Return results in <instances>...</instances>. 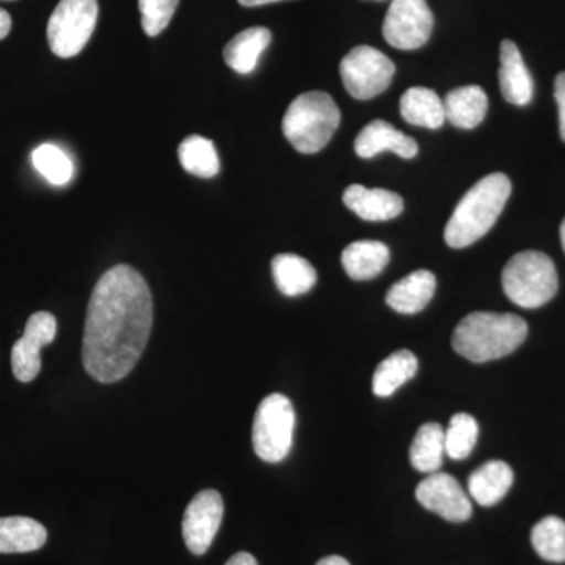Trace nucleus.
I'll return each mask as SVG.
<instances>
[{"instance_id":"13","label":"nucleus","mask_w":565,"mask_h":565,"mask_svg":"<svg viewBox=\"0 0 565 565\" xmlns=\"http://www.w3.org/2000/svg\"><path fill=\"white\" fill-rule=\"evenodd\" d=\"M384 151L396 152L403 159H414L418 154V143L411 136L397 131L390 122L384 120L371 121L356 136V156L371 159Z\"/></svg>"},{"instance_id":"14","label":"nucleus","mask_w":565,"mask_h":565,"mask_svg":"<svg viewBox=\"0 0 565 565\" xmlns=\"http://www.w3.org/2000/svg\"><path fill=\"white\" fill-rule=\"evenodd\" d=\"M500 62L498 76L505 102L527 106L533 99L534 82L514 41L504 40L501 43Z\"/></svg>"},{"instance_id":"27","label":"nucleus","mask_w":565,"mask_h":565,"mask_svg":"<svg viewBox=\"0 0 565 565\" xmlns=\"http://www.w3.org/2000/svg\"><path fill=\"white\" fill-rule=\"evenodd\" d=\"M531 544L535 553L548 563H565V522L550 515L533 527Z\"/></svg>"},{"instance_id":"33","label":"nucleus","mask_w":565,"mask_h":565,"mask_svg":"<svg viewBox=\"0 0 565 565\" xmlns=\"http://www.w3.org/2000/svg\"><path fill=\"white\" fill-rule=\"evenodd\" d=\"M11 31V17L6 10L0 9V40L7 39Z\"/></svg>"},{"instance_id":"1","label":"nucleus","mask_w":565,"mask_h":565,"mask_svg":"<svg viewBox=\"0 0 565 565\" xmlns=\"http://www.w3.org/2000/svg\"><path fill=\"white\" fill-rule=\"evenodd\" d=\"M152 299L147 281L118 264L96 282L85 318L82 360L95 381L114 384L131 373L150 340Z\"/></svg>"},{"instance_id":"18","label":"nucleus","mask_w":565,"mask_h":565,"mask_svg":"<svg viewBox=\"0 0 565 565\" xmlns=\"http://www.w3.org/2000/svg\"><path fill=\"white\" fill-rule=\"evenodd\" d=\"M514 484V471L503 460H490L471 473L468 492L476 503L490 508L500 503Z\"/></svg>"},{"instance_id":"24","label":"nucleus","mask_w":565,"mask_h":565,"mask_svg":"<svg viewBox=\"0 0 565 565\" xmlns=\"http://www.w3.org/2000/svg\"><path fill=\"white\" fill-rule=\"evenodd\" d=\"M418 373V359L411 351H396L379 363L373 379L375 396L388 397Z\"/></svg>"},{"instance_id":"16","label":"nucleus","mask_w":565,"mask_h":565,"mask_svg":"<svg viewBox=\"0 0 565 565\" xmlns=\"http://www.w3.org/2000/svg\"><path fill=\"white\" fill-rule=\"evenodd\" d=\"M437 280L429 270H416L404 277L403 280L394 282L386 292V303L396 313L416 315L433 300Z\"/></svg>"},{"instance_id":"23","label":"nucleus","mask_w":565,"mask_h":565,"mask_svg":"<svg viewBox=\"0 0 565 565\" xmlns=\"http://www.w3.org/2000/svg\"><path fill=\"white\" fill-rule=\"evenodd\" d=\"M275 285L288 297L302 296L315 288L318 274L307 259L294 253H281L273 262Z\"/></svg>"},{"instance_id":"3","label":"nucleus","mask_w":565,"mask_h":565,"mask_svg":"<svg viewBox=\"0 0 565 565\" xmlns=\"http://www.w3.org/2000/svg\"><path fill=\"white\" fill-rule=\"evenodd\" d=\"M512 192L504 173L487 174L465 193L445 228L451 248L470 247L493 228Z\"/></svg>"},{"instance_id":"20","label":"nucleus","mask_w":565,"mask_h":565,"mask_svg":"<svg viewBox=\"0 0 565 565\" xmlns=\"http://www.w3.org/2000/svg\"><path fill=\"white\" fill-rule=\"evenodd\" d=\"M47 531L29 516H0V553H31L46 544Z\"/></svg>"},{"instance_id":"22","label":"nucleus","mask_w":565,"mask_h":565,"mask_svg":"<svg viewBox=\"0 0 565 565\" xmlns=\"http://www.w3.org/2000/svg\"><path fill=\"white\" fill-rule=\"evenodd\" d=\"M401 115L408 125L440 129L446 115L444 99L426 87H412L401 96Z\"/></svg>"},{"instance_id":"25","label":"nucleus","mask_w":565,"mask_h":565,"mask_svg":"<svg viewBox=\"0 0 565 565\" xmlns=\"http://www.w3.org/2000/svg\"><path fill=\"white\" fill-rule=\"evenodd\" d=\"M445 429L437 423L423 424L411 446V462L422 473H437L444 463Z\"/></svg>"},{"instance_id":"36","label":"nucleus","mask_w":565,"mask_h":565,"mask_svg":"<svg viewBox=\"0 0 565 565\" xmlns=\"http://www.w3.org/2000/svg\"><path fill=\"white\" fill-rule=\"evenodd\" d=\"M561 243H563V248L565 252V218L563 225H561Z\"/></svg>"},{"instance_id":"8","label":"nucleus","mask_w":565,"mask_h":565,"mask_svg":"<svg viewBox=\"0 0 565 565\" xmlns=\"http://www.w3.org/2000/svg\"><path fill=\"white\" fill-rule=\"evenodd\" d=\"M396 66L371 46H356L341 61L340 74L352 98L367 102L384 93L392 84Z\"/></svg>"},{"instance_id":"17","label":"nucleus","mask_w":565,"mask_h":565,"mask_svg":"<svg viewBox=\"0 0 565 565\" xmlns=\"http://www.w3.org/2000/svg\"><path fill=\"white\" fill-rule=\"evenodd\" d=\"M444 106L446 121L459 129H475L484 121L489 98L479 85H465L449 92Z\"/></svg>"},{"instance_id":"4","label":"nucleus","mask_w":565,"mask_h":565,"mask_svg":"<svg viewBox=\"0 0 565 565\" xmlns=\"http://www.w3.org/2000/svg\"><path fill=\"white\" fill-rule=\"evenodd\" d=\"M341 111L326 92L297 96L282 118V134L302 154H315L332 140L340 128Z\"/></svg>"},{"instance_id":"6","label":"nucleus","mask_w":565,"mask_h":565,"mask_svg":"<svg viewBox=\"0 0 565 565\" xmlns=\"http://www.w3.org/2000/svg\"><path fill=\"white\" fill-rule=\"evenodd\" d=\"M296 412L280 393L269 394L259 404L253 422V448L264 462L278 463L291 451Z\"/></svg>"},{"instance_id":"15","label":"nucleus","mask_w":565,"mask_h":565,"mask_svg":"<svg viewBox=\"0 0 565 565\" xmlns=\"http://www.w3.org/2000/svg\"><path fill=\"white\" fill-rule=\"evenodd\" d=\"M343 202L366 222H386L404 211L403 196L385 189H367L352 184L344 191Z\"/></svg>"},{"instance_id":"5","label":"nucleus","mask_w":565,"mask_h":565,"mask_svg":"<svg viewBox=\"0 0 565 565\" xmlns=\"http://www.w3.org/2000/svg\"><path fill=\"white\" fill-rule=\"evenodd\" d=\"M501 281L509 300L527 310L548 303L559 286L555 263L545 253L535 250L512 256L505 264Z\"/></svg>"},{"instance_id":"28","label":"nucleus","mask_w":565,"mask_h":565,"mask_svg":"<svg viewBox=\"0 0 565 565\" xmlns=\"http://www.w3.org/2000/svg\"><path fill=\"white\" fill-rule=\"evenodd\" d=\"M479 437L478 422L468 414H457L445 430V452L451 459L463 460L473 451Z\"/></svg>"},{"instance_id":"19","label":"nucleus","mask_w":565,"mask_h":565,"mask_svg":"<svg viewBox=\"0 0 565 565\" xmlns=\"http://www.w3.org/2000/svg\"><path fill=\"white\" fill-rule=\"evenodd\" d=\"M341 262L352 280H373L388 266L390 248L379 241H356L344 248Z\"/></svg>"},{"instance_id":"9","label":"nucleus","mask_w":565,"mask_h":565,"mask_svg":"<svg viewBox=\"0 0 565 565\" xmlns=\"http://www.w3.org/2000/svg\"><path fill=\"white\" fill-rule=\"evenodd\" d=\"M434 14L426 0H392L384 21V36L396 50L415 51L430 39Z\"/></svg>"},{"instance_id":"34","label":"nucleus","mask_w":565,"mask_h":565,"mask_svg":"<svg viewBox=\"0 0 565 565\" xmlns=\"http://www.w3.org/2000/svg\"><path fill=\"white\" fill-rule=\"evenodd\" d=\"M316 565H351L344 557L341 556H327L323 559L319 561Z\"/></svg>"},{"instance_id":"26","label":"nucleus","mask_w":565,"mask_h":565,"mask_svg":"<svg viewBox=\"0 0 565 565\" xmlns=\"http://www.w3.org/2000/svg\"><path fill=\"white\" fill-rule=\"evenodd\" d=\"M182 169L193 177L212 178L221 172V159L211 140L202 136H189L178 148Z\"/></svg>"},{"instance_id":"21","label":"nucleus","mask_w":565,"mask_h":565,"mask_svg":"<svg viewBox=\"0 0 565 565\" xmlns=\"http://www.w3.org/2000/svg\"><path fill=\"white\" fill-rule=\"evenodd\" d=\"M273 41V33L266 28H250L237 33L223 50V58L230 68L239 74H250L258 65L259 57Z\"/></svg>"},{"instance_id":"11","label":"nucleus","mask_w":565,"mask_h":565,"mask_svg":"<svg viewBox=\"0 0 565 565\" xmlns=\"http://www.w3.org/2000/svg\"><path fill=\"white\" fill-rule=\"evenodd\" d=\"M55 334L57 321L47 311H39L29 318L24 334L11 349V370L22 384H29L40 374L41 348L51 344Z\"/></svg>"},{"instance_id":"29","label":"nucleus","mask_w":565,"mask_h":565,"mask_svg":"<svg viewBox=\"0 0 565 565\" xmlns=\"http://www.w3.org/2000/svg\"><path fill=\"white\" fill-rule=\"evenodd\" d=\"M33 167L44 180L54 185L68 184L74 167L65 151L55 145L44 143L32 152Z\"/></svg>"},{"instance_id":"12","label":"nucleus","mask_w":565,"mask_h":565,"mask_svg":"<svg viewBox=\"0 0 565 565\" xmlns=\"http://www.w3.org/2000/svg\"><path fill=\"white\" fill-rule=\"evenodd\" d=\"M416 500L427 511L452 523L467 522L473 512L470 498L455 476L433 473L416 487Z\"/></svg>"},{"instance_id":"32","label":"nucleus","mask_w":565,"mask_h":565,"mask_svg":"<svg viewBox=\"0 0 565 565\" xmlns=\"http://www.w3.org/2000/svg\"><path fill=\"white\" fill-rule=\"evenodd\" d=\"M225 565H258V563H256L255 557L250 553L241 552L230 557L228 563Z\"/></svg>"},{"instance_id":"35","label":"nucleus","mask_w":565,"mask_h":565,"mask_svg":"<svg viewBox=\"0 0 565 565\" xmlns=\"http://www.w3.org/2000/svg\"><path fill=\"white\" fill-rule=\"evenodd\" d=\"M244 7H262L267 3L281 2V0H237Z\"/></svg>"},{"instance_id":"30","label":"nucleus","mask_w":565,"mask_h":565,"mask_svg":"<svg viewBox=\"0 0 565 565\" xmlns=\"http://www.w3.org/2000/svg\"><path fill=\"white\" fill-rule=\"evenodd\" d=\"M180 0H139L141 28L148 36H158L172 21Z\"/></svg>"},{"instance_id":"31","label":"nucleus","mask_w":565,"mask_h":565,"mask_svg":"<svg viewBox=\"0 0 565 565\" xmlns=\"http://www.w3.org/2000/svg\"><path fill=\"white\" fill-rule=\"evenodd\" d=\"M555 98L559 109V134L565 141V71L557 74L555 82Z\"/></svg>"},{"instance_id":"2","label":"nucleus","mask_w":565,"mask_h":565,"mask_svg":"<svg viewBox=\"0 0 565 565\" xmlns=\"http://www.w3.org/2000/svg\"><path fill=\"white\" fill-rule=\"evenodd\" d=\"M526 337L527 323L520 316L475 311L456 327L452 348L470 362H493L519 349Z\"/></svg>"},{"instance_id":"10","label":"nucleus","mask_w":565,"mask_h":565,"mask_svg":"<svg viewBox=\"0 0 565 565\" xmlns=\"http://www.w3.org/2000/svg\"><path fill=\"white\" fill-rule=\"evenodd\" d=\"M223 500L217 490H203L189 503L182 519V537L185 546L195 556L210 550L215 534L222 525Z\"/></svg>"},{"instance_id":"7","label":"nucleus","mask_w":565,"mask_h":565,"mask_svg":"<svg viewBox=\"0 0 565 565\" xmlns=\"http://www.w3.org/2000/svg\"><path fill=\"white\" fill-rule=\"evenodd\" d=\"M96 0H61L47 22V43L57 57L71 58L79 54L98 21Z\"/></svg>"}]
</instances>
